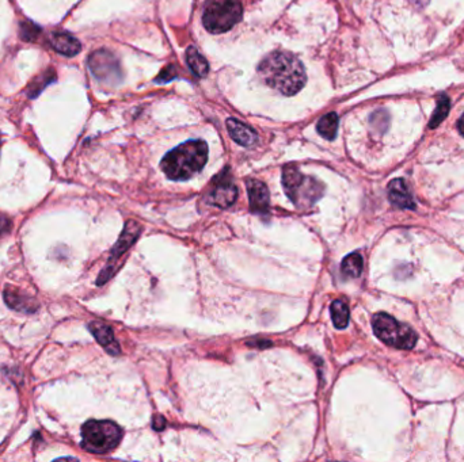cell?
I'll use <instances>...</instances> for the list:
<instances>
[{
    "label": "cell",
    "instance_id": "cell-1",
    "mask_svg": "<svg viewBox=\"0 0 464 462\" xmlns=\"http://www.w3.org/2000/svg\"><path fill=\"white\" fill-rule=\"evenodd\" d=\"M262 80L285 97L297 94L307 82L305 65L293 53L285 50L272 52L258 67Z\"/></svg>",
    "mask_w": 464,
    "mask_h": 462
},
{
    "label": "cell",
    "instance_id": "cell-2",
    "mask_svg": "<svg viewBox=\"0 0 464 462\" xmlns=\"http://www.w3.org/2000/svg\"><path fill=\"white\" fill-rule=\"evenodd\" d=\"M208 160V145L203 140H191L170 151L160 163L172 181H186L200 173Z\"/></svg>",
    "mask_w": 464,
    "mask_h": 462
},
{
    "label": "cell",
    "instance_id": "cell-3",
    "mask_svg": "<svg viewBox=\"0 0 464 462\" xmlns=\"http://www.w3.org/2000/svg\"><path fill=\"white\" fill-rule=\"evenodd\" d=\"M283 186L290 201L299 209H310L325 191L323 183L318 179L307 176L292 166L283 170Z\"/></svg>",
    "mask_w": 464,
    "mask_h": 462
},
{
    "label": "cell",
    "instance_id": "cell-4",
    "mask_svg": "<svg viewBox=\"0 0 464 462\" xmlns=\"http://www.w3.org/2000/svg\"><path fill=\"white\" fill-rule=\"evenodd\" d=\"M122 430L112 420H88L82 427V448L90 453L103 454L116 448Z\"/></svg>",
    "mask_w": 464,
    "mask_h": 462
},
{
    "label": "cell",
    "instance_id": "cell-5",
    "mask_svg": "<svg viewBox=\"0 0 464 462\" xmlns=\"http://www.w3.org/2000/svg\"><path fill=\"white\" fill-rule=\"evenodd\" d=\"M243 15L239 0H211L204 10L203 23L212 34L232 29Z\"/></svg>",
    "mask_w": 464,
    "mask_h": 462
},
{
    "label": "cell",
    "instance_id": "cell-6",
    "mask_svg": "<svg viewBox=\"0 0 464 462\" xmlns=\"http://www.w3.org/2000/svg\"><path fill=\"white\" fill-rule=\"evenodd\" d=\"M372 327L377 338L389 346L411 350L417 343V333L408 326L396 321L387 313H376L372 318Z\"/></svg>",
    "mask_w": 464,
    "mask_h": 462
},
{
    "label": "cell",
    "instance_id": "cell-7",
    "mask_svg": "<svg viewBox=\"0 0 464 462\" xmlns=\"http://www.w3.org/2000/svg\"><path fill=\"white\" fill-rule=\"evenodd\" d=\"M88 65L93 75L105 85L115 86L122 77L116 56L105 49L94 52L88 58Z\"/></svg>",
    "mask_w": 464,
    "mask_h": 462
},
{
    "label": "cell",
    "instance_id": "cell-8",
    "mask_svg": "<svg viewBox=\"0 0 464 462\" xmlns=\"http://www.w3.org/2000/svg\"><path fill=\"white\" fill-rule=\"evenodd\" d=\"M140 231H142V228H140V225L136 221H128L125 224V228H124V231L121 233V236H120L116 246H115L113 251H112L110 260L106 264L105 270L100 274V278L97 281L98 285H103L105 282H107L113 276V274L116 273L117 260L120 259L133 246V243L137 240V237L140 235Z\"/></svg>",
    "mask_w": 464,
    "mask_h": 462
},
{
    "label": "cell",
    "instance_id": "cell-9",
    "mask_svg": "<svg viewBox=\"0 0 464 462\" xmlns=\"http://www.w3.org/2000/svg\"><path fill=\"white\" fill-rule=\"evenodd\" d=\"M238 198V188L233 185L227 173H220L215 179V185L209 193V203L221 209L231 206Z\"/></svg>",
    "mask_w": 464,
    "mask_h": 462
},
{
    "label": "cell",
    "instance_id": "cell-10",
    "mask_svg": "<svg viewBox=\"0 0 464 462\" xmlns=\"http://www.w3.org/2000/svg\"><path fill=\"white\" fill-rule=\"evenodd\" d=\"M247 191L251 210L258 215H266L269 212L270 203V195L266 185L262 183L261 181L251 179L247 182Z\"/></svg>",
    "mask_w": 464,
    "mask_h": 462
},
{
    "label": "cell",
    "instance_id": "cell-11",
    "mask_svg": "<svg viewBox=\"0 0 464 462\" xmlns=\"http://www.w3.org/2000/svg\"><path fill=\"white\" fill-rule=\"evenodd\" d=\"M4 301L11 309L26 312V313H34L40 306L33 297L25 294L23 291L16 289L14 286H6Z\"/></svg>",
    "mask_w": 464,
    "mask_h": 462
},
{
    "label": "cell",
    "instance_id": "cell-12",
    "mask_svg": "<svg viewBox=\"0 0 464 462\" xmlns=\"http://www.w3.org/2000/svg\"><path fill=\"white\" fill-rule=\"evenodd\" d=\"M88 330L94 335V338L98 340V343L101 345L107 353H110L112 355H118L120 354V346L117 343L116 338H115V333L113 330L102 323V321H91L88 324Z\"/></svg>",
    "mask_w": 464,
    "mask_h": 462
},
{
    "label": "cell",
    "instance_id": "cell-13",
    "mask_svg": "<svg viewBox=\"0 0 464 462\" xmlns=\"http://www.w3.org/2000/svg\"><path fill=\"white\" fill-rule=\"evenodd\" d=\"M389 198L401 209H414L416 203L404 179H394L389 185Z\"/></svg>",
    "mask_w": 464,
    "mask_h": 462
},
{
    "label": "cell",
    "instance_id": "cell-14",
    "mask_svg": "<svg viewBox=\"0 0 464 462\" xmlns=\"http://www.w3.org/2000/svg\"><path fill=\"white\" fill-rule=\"evenodd\" d=\"M227 129H228L232 140L239 145L250 146V145L255 144L258 140V136L254 130L248 128L245 124L239 122L235 118H230L227 121Z\"/></svg>",
    "mask_w": 464,
    "mask_h": 462
},
{
    "label": "cell",
    "instance_id": "cell-15",
    "mask_svg": "<svg viewBox=\"0 0 464 462\" xmlns=\"http://www.w3.org/2000/svg\"><path fill=\"white\" fill-rule=\"evenodd\" d=\"M51 43L58 53L68 58L76 56L82 50L80 43L68 33H53L51 37Z\"/></svg>",
    "mask_w": 464,
    "mask_h": 462
},
{
    "label": "cell",
    "instance_id": "cell-16",
    "mask_svg": "<svg viewBox=\"0 0 464 462\" xmlns=\"http://www.w3.org/2000/svg\"><path fill=\"white\" fill-rule=\"evenodd\" d=\"M186 61L194 75H197L200 77L206 76V73L209 71L208 61L200 55V52L194 46H189L188 50H186Z\"/></svg>",
    "mask_w": 464,
    "mask_h": 462
},
{
    "label": "cell",
    "instance_id": "cell-17",
    "mask_svg": "<svg viewBox=\"0 0 464 462\" xmlns=\"http://www.w3.org/2000/svg\"><path fill=\"white\" fill-rule=\"evenodd\" d=\"M363 257L357 252L350 254L345 259L342 260L341 272L347 278H359L363 272Z\"/></svg>",
    "mask_w": 464,
    "mask_h": 462
},
{
    "label": "cell",
    "instance_id": "cell-18",
    "mask_svg": "<svg viewBox=\"0 0 464 462\" xmlns=\"http://www.w3.org/2000/svg\"><path fill=\"white\" fill-rule=\"evenodd\" d=\"M330 311H332L334 326L338 330L347 328L349 324V318H350L348 303H345L344 300H334L330 306Z\"/></svg>",
    "mask_w": 464,
    "mask_h": 462
},
{
    "label": "cell",
    "instance_id": "cell-19",
    "mask_svg": "<svg viewBox=\"0 0 464 462\" xmlns=\"http://www.w3.org/2000/svg\"><path fill=\"white\" fill-rule=\"evenodd\" d=\"M317 129L323 139L334 140L337 136V130H338V116L335 113H329V114L322 117L318 121Z\"/></svg>",
    "mask_w": 464,
    "mask_h": 462
},
{
    "label": "cell",
    "instance_id": "cell-20",
    "mask_svg": "<svg viewBox=\"0 0 464 462\" xmlns=\"http://www.w3.org/2000/svg\"><path fill=\"white\" fill-rule=\"evenodd\" d=\"M448 110H450V101L447 97H443L440 102H438V106H437V112L435 113V116L432 118V122H431V127L435 128L437 127L445 116L448 114Z\"/></svg>",
    "mask_w": 464,
    "mask_h": 462
},
{
    "label": "cell",
    "instance_id": "cell-21",
    "mask_svg": "<svg viewBox=\"0 0 464 462\" xmlns=\"http://www.w3.org/2000/svg\"><path fill=\"white\" fill-rule=\"evenodd\" d=\"M21 28H22V37H23L25 40H28V41L36 40V37H37L38 33H40V29H38L34 23H30V22L22 23Z\"/></svg>",
    "mask_w": 464,
    "mask_h": 462
},
{
    "label": "cell",
    "instance_id": "cell-22",
    "mask_svg": "<svg viewBox=\"0 0 464 462\" xmlns=\"http://www.w3.org/2000/svg\"><path fill=\"white\" fill-rule=\"evenodd\" d=\"M11 230V221L7 217H0V236Z\"/></svg>",
    "mask_w": 464,
    "mask_h": 462
},
{
    "label": "cell",
    "instance_id": "cell-23",
    "mask_svg": "<svg viewBox=\"0 0 464 462\" xmlns=\"http://www.w3.org/2000/svg\"><path fill=\"white\" fill-rule=\"evenodd\" d=\"M458 129H459V131H460V133L464 136V113L463 116L460 117L459 122H458Z\"/></svg>",
    "mask_w": 464,
    "mask_h": 462
}]
</instances>
